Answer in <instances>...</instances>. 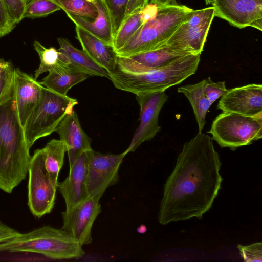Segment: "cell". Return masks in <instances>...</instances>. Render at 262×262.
<instances>
[{"label": "cell", "instance_id": "obj_1", "mask_svg": "<svg viewBox=\"0 0 262 262\" xmlns=\"http://www.w3.org/2000/svg\"><path fill=\"white\" fill-rule=\"evenodd\" d=\"M221 165L213 140L207 134L199 132L186 142L164 186L159 223L201 219L221 188Z\"/></svg>", "mask_w": 262, "mask_h": 262}, {"label": "cell", "instance_id": "obj_2", "mask_svg": "<svg viewBox=\"0 0 262 262\" xmlns=\"http://www.w3.org/2000/svg\"><path fill=\"white\" fill-rule=\"evenodd\" d=\"M200 58L201 54H190L165 66L148 68L127 57L117 56L116 68L108 72V79L117 89L136 95L165 92L193 75Z\"/></svg>", "mask_w": 262, "mask_h": 262}, {"label": "cell", "instance_id": "obj_3", "mask_svg": "<svg viewBox=\"0 0 262 262\" xmlns=\"http://www.w3.org/2000/svg\"><path fill=\"white\" fill-rule=\"evenodd\" d=\"M19 118L15 83L0 98V189L11 193L28 172L31 157Z\"/></svg>", "mask_w": 262, "mask_h": 262}, {"label": "cell", "instance_id": "obj_4", "mask_svg": "<svg viewBox=\"0 0 262 262\" xmlns=\"http://www.w3.org/2000/svg\"><path fill=\"white\" fill-rule=\"evenodd\" d=\"M0 251L36 253L55 260L77 259L85 255L82 246L69 233L49 226L0 243Z\"/></svg>", "mask_w": 262, "mask_h": 262}, {"label": "cell", "instance_id": "obj_5", "mask_svg": "<svg viewBox=\"0 0 262 262\" xmlns=\"http://www.w3.org/2000/svg\"><path fill=\"white\" fill-rule=\"evenodd\" d=\"M193 10L178 4L158 6L156 16L142 25L120 49L117 56L128 57L162 47Z\"/></svg>", "mask_w": 262, "mask_h": 262}, {"label": "cell", "instance_id": "obj_6", "mask_svg": "<svg viewBox=\"0 0 262 262\" xmlns=\"http://www.w3.org/2000/svg\"><path fill=\"white\" fill-rule=\"evenodd\" d=\"M77 104L76 99L60 95L43 86L40 101L24 128L28 147L30 148L38 139L56 132L61 120L71 113Z\"/></svg>", "mask_w": 262, "mask_h": 262}, {"label": "cell", "instance_id": "obj_7", "mask_svg": "<svg viewBox=\"0 0 262 262\" xmlns=\"http://www.w3.org/2000/svg\"><path fill=\"white\" fill-rule=\"evenodd\" d=\"M208 133L220 147L234 150L261 138L262 117L223 112L216 117Z\"/></svg>", "mask_w": 262, "mask_h": 262}, {"label": "cell", "instance_id": "obj_8", "mask_svg": "<svg viewBox=\"0 0 262 262\" xmlns=\"http://www.w3.org/2000/svg\"><path fill=\"white\" fill-rule=\"evenodd\" d=\"M45 157L44 148L36 150L28 167V205L32 214L38 218L52 211L57 189L52 185L45 169Z\"/></svg>", "mask_w": 262, "mask_h": 262}, {"label": "cell", "instance_id": "obj_9", "mask_svg": "<svg viewBox=\"0 0 262 262\" xmlns=\"http://www.w3.org/2000/svg\"><path fill=\"white\" fill-rule=\"evenodd\" d=\"M214 17L213 6L193 10L163 46L187 54H201Z\"/></svg>", "mask_w": 262, "mask_h": 262}, {"label": "cell", "instance_id": "obj_10", "mask_svg": "<svg viewBox=\"0 0 262 262\" xmlns=\"http://www.w3.org/2000/svg\"><path fill=\"white\" fill-rule=\"evenodd\" d=\"M85 154L88 193L89 196L100 200L108 187L118 182L119 167L126 154H103L92 149Z\"/></svg>", "mask_w": 262, "mask_h": 262}, {"label": "cell", "instance_id": "obj_11", "mask_svg": "<svg viewBox=\"0 0 262 262\" xmlns=\"http://www.w3.org/2000/svg\"><path fill=\"white\" fill-rule=\"evenodd\" d=\"M136 98L140 108V124L124 151L126 154L135 151L141 144L152 139L160 131L159 115L168 96L165 92H159L136 95Z\"/></svg>", "mask_w": 262, "mask_h": 262}, {"label": "cell", "instance_id": "obj_12", "mask_svg": "<svg viewBox=\"0 0 262 262\" xmlns=\"http://www.w3.org/2000/svg\"><path fill=\"white\" fill-rule=\"evenodd\" d=\"M101 211L99 200L89 196L72 209L61 212V229L69 233L82 246L92 242V229Z\"/></svg>", "mask_w": 262, "mask_h": 262}, {"label": "cell", "instance_id": "obj_13", "mask_svg": "<svg viewBox=\"0 0 262 262\" xmlns=\"http://www.w3.org/2000/svg\"><path fill=\"white\" fill-rule=\"evenodd\" d=\"M217 108L223 112L262 117V85L249 84L228 89L221 97Z\"/></svg>", "mask_w": 262, "mask_h": 262}, {"label": "cell", "instance_id": "obj_14", "mask_svg": "<svg viewBox=\"0 0 262 262\" xmlns=\"http://www.w3.org/2000/svg\"><path fill=\"white\" fill-rule=\"evenodd\" d=\"M214 16L239 29L262 19V0H214Z\"/></svg>", "mask_w": 262, "mask_h": 262}, {"label": "cell", "instance_id": "obj_15", "mask_svg": "<svg viewBox=\"0 0 262 262\" xmlns=\"http://www.w3.org/2000/svg\"><path fill=\"white\" fill-rule=\"evenodd\" d=\"M56 132L66 146L70 167L82 153L92 149V139L82 129L74 111L63 117Z\"/></svg>", "mask_w": 262, "mask_h": 262}, {"label": "cell", "instance_id": "obj_16", "mask_svg": "<svg viewBox=\"0 0 262 262\" xmlns=\"http://www.w3.org/2000/svg\"><path fill=\"white\" fill-rule=\"evenodd\" d=\"M15 98L20 123L23 128L39 103L43 86L30 75L15 69Z\"/></svg>", "mask_w": 262, "mask_h": 262}, {"label": "cell", "instance_id": "obj_17", "mask_svg": "<svg viewBox=\"0 0 262 262\" xmlns=\"http://www.w3.org/2000/svg\"><path fill=\"white\" fill-rule=\"evenodd\" d=\"M86 172V157L84 152L70 167L69 176L63 181L57 183V188L65 201L66 210L72 209L89 197Z\"/></svg>", "mask_w": 262, "mask_h": 262}, {"label": "cell", "instance_id": "obj_18", "mask_svg": "<svg viewBox=\"0 0 262 262\" xmlns=\"http://www.w3.org/2000/svg\"><path fill=\"white\" fill-rule=\"evenodd\" d=\"M76 32L82 50L95 63L108 72L115 70L117 55L112 45L77 26H76Z\"/></svg>", "mask_w": 262, "mask_h": 262}, {"label": "cell", "instance_id": "obj_19", "mask_svg": "<svg viewBox=\"0 0 262 262\" xmlns=\"http://www.w3.org/2000/svg\"><path fill=\"white\" fill-rule=\"evenodd\" d=\"M96 6L98 15L90 21L79 16L67 14L68 17L76 25L90 34L95 36L107 44L112 45L113 36L110 17L103 0H91Z\"/></svg>", "mask_w": 262, "mask_h": 262}, {"label": "cell", "instance_id": "obj_20", "mask_svg": "<svg viewBox=\"0 0 262 262\" xmlns=\"http://www.w3.org/2000/svg\"><path fill=\"white\" fill-rule=\"evenodd\" d=\"M40 83L46 88L61 95H67L68 91L75 85L85 80L88 74L68 67L52 69Z\"/></svg>", "mask_w": 262, "mask_h": 262}, {"label": "cell", "instance_id": "obj_21", "mask_svg": "<svg viewBox=\"0 0 262 262\" xmlns=\"http://www.w3.org/2000/svg\"><path fill=\"white\" fill-rule=\"evenodd\" d=\"M57 41L60 46L58 50L68 57L70 67L89 76L109 78L108 72L95 63L83 50L75 48L66 38H59Z\"/></svg>", "mask_w": 262, "mask_h": 262}, {"label": "cell", "instance_id": "obj_22", "mask_svg": "<svg viewBox=\"0 0 262 262\" xmlns=\"http://www.w3.org/2000/svg\"><path fill=\"white\" fill-rule=\"evenodd\" d=\"M205 80L178 88V92L183 94L191 104L198 125L199 132L203 130L206 124V114L212 104L205 92Z\"/></svg>", "mask_w": 262, "mask_h": 262}, {"label": "cell", "instance_id": "obj_23", "mask_svg": "<svg viewBox=\"0 0 262 262\" xmlns=\"http://www.w3.org/2000/svg\"><path fill=\"white\" fill-rule=\"evenodd\" d=\"M44 149L45 169L52 185L57 189L58 174L67 152L66 146L60 140L52 139L47 143Z\"/></svg>", "mask_w": 262, "mask_h": 262}, {"label": "cell", "instance_id": "obj_24", "mask_svg": "<svg viewBox=\"0 0 262 262\" xmlns=\"http://www.w3.org/2000/svg\"><path fill=\"white\" fill-rule=\"evenodd\" d=\"M187 54H190L163 46L155 50L133 55L127 57L143 66L158 68L165 66L176 59Z\"/></svg>", "mask_w": 262, "mask_h": 262}, {"label": "cell", "instance_id": "obj_25", "mask_svg": "<svg viewBox=\"0 0 262 262\" xmlns=\"http://www.w3.org/2000/svg\"><path fill=\"white\" fill-rule=\"evenodd\" d=\"M33 45L40 58L39 67L34 73L35 79L40 74L54 68L70 66L68 57L55 48H47L37 41H35Z\"/></svg>", "mask_w": 262, "mask_h": 262}, {"label": "cell", "instance_id": "obj_26", "mask_svg": "<svg viewBox=\"0 0 262 262\" xmlns=\"http://www.w3.org/2000/svg\"><path fill=\"white\" fill-rule=\"evenodd\" d=\"M67 14L95 19L97 9L91 0H52Z\"/></svg>", "mask_w": 262, "mask_h": 262}, {"label": "cell", "instance_id": "obj_27", "mask_svg": "<svg viewBox=\"0 0 262 262\" xmlns=\"http://www.w3.org/2000/svg\"><path fill=\"white\" fill-rule=\"evenodd\" d=\"M142 25L140 11L125 17L113 38L112 46L115 51L122 47Z\"/></svg>", "mask_w": 262, "mask_h": 262}, {"label": "cell", "instance_id": "obj_28", "mask_svg": "<svg viewBox=\"0 0 262 262\" xmlns=\"http://www.w3.org/2000/svg\"><path fill=\"white\" fill-rule=\"evenodd\" d=\"M112 27L113 38L126 17L128 0H103Z\"/></svg>", "mask_w": 262, "mask_h": 262}, {"label": "cell", "instance_id": "obj_29", "mask_svg": "<svg viewBox=\"0 0 262 262\" xmlns=\"http://www.w3.org/2000/svg\"><path fill=\"white\" fill-rule=\"evenodd\" d=\"M60 9L52 0H30L25 6L23 18L46 17Z\"/></svg>", "mask_w": 262, "mask_h": 262}, {"label": "cell", "instance_id": "obj_30", "mask_svg": "<svg viewBox=\"0 0 262 262\" xmlns=\"http://www.w3.org/2000/svg\"><path fill=\"white\" fill-rule=\"evenodd\" d=\"M14 29L23 19L26 3L24 0H2Z\"/></svg>", "mask_w": 262, "mask_h": 262}, {"label": "cell", "instance_id": "obj_31", "mask_svg": "<svg viewBox=\"0 0 262 262\" xmlns=\"http://www.w3.org/2000/svg\"><path fill=\"white\" fill-rule=\"evenodd\" d=\"M240 255L245 261H262V243L257 242L249 245H238Z\"/></svg>", "mask_w": 262, "mask_h": 262}, {"label": "cell", "instance_id": "obj_32", "mask_svg": "<svg viewBox=\"0 0 262 262\" xmlns=\"http://www.w3.org/2000/svg\"><path fill=\"white\" fill-rule=\"evenodd\" d=\"M204 90L207 97L213 103L224 95L228 89L225 86V81L214 82L208 77L205 80Z\"/></svg>", "mask_w": 262, "mask_h": 262}, {"label": "cell", "instance_id": "obj_33", "mask_svg": "<svg viewBox=\"0 0 262 262\" xmlns=\"http://www.w3.org/2000/svg\"><path fill=\"white\" fill-rule=\"evenodd\" d=\"M15 69L10 63L0 73V98L12 88L14 82Z\"/></svg>", "mask_w": 262, "mask_h": 262}, {"label": "cell", "instance_id": "obj_34", "mask_svg": "<svg viewBox=\"0 0 262 262\" xmlns=\"http://www.w3.org/2000/svg\"><path fill=\"white\" fill-rule=\"evenodd\" d=\"M13 29L6 8L2 0H0V37L9 34Z\"/></svg>", "mask_w": 262, "mask_h": 262}, {"label": "cell", "instance_id": "obj_35", "mask_svg": "<svg viewBox=\"0 0 262 262\" xmlns=\"http://www.w3.org/2000/svg\"><path fill=\"white\" fill-rule=\"evenodd\" d=\"M158 11V6L152 3H148L141 11L140 16L142 25L154 19Z\"/></svg>", "mask_w": 262, "mask_h": 262}, {"label": "cell", "instance_id": "obj_36", "mask_svg": "<svg viewBox=\"0 0 262 262\" xmlns=\"http://www.w3.org/2000/svg\"><path fill=\"white\" fill-rule=\"evenodd\" d=\"M148 3L149 0H128L126 17L140 11Z\"/></svg>", "mask_w": 262, "mask_h": 262}, {"label": "cell", "instance_id": "obj_37", "mask_svg": "<svg viewBox=\"0 0 262 262\" xmlns=\"http://www.w3.org/2000/svg\"><path fill=\"white\" fill-rule=\"evenodd\" d=\"M150 2L156 4L158 6L177 4L176 0H150Z\"/></svg>", "mask_w": 262, "mask_h": 262}, {"label": "cell", "instance_id": "obj_38", "mask_svg": "<svg viewBox=\"0 0 262 262\" xmlns=\"http://www.w3.org/2000/svg\"><path fill=\"white\" fill-rule=\"evenodd\" d=\"M251 27H254L260 31L262 30V19H258L255 21Z\"/></svg>", "mask_w": 262, "mask_h": 262}, {"label": "cell", "instance_id": "obj_39", "mask_svg": "<svg viewBox=\"0 0 262 262\" xmlns=\"http://www.w3.org/2000/svg\"><path fill=\"white\" fill-rule=\"evenodd\" d=\"M10 63L6 61L3 59H0V73L3 70L4 68L7 67Z\"/></svg>", "mask_w": 262, "mask_h": 262}, {"label": "cell", "instance_id": "obj_40", "mask_svg": "<svg viewBox=\"0 0 262 262\" xmlns=\"http://www.w3.org/2000/svg\"><path fill=\"white\" fill-rule=\"evenodd\" d=\"M214 0H205L206 4L207 5L212 4Z\"/></svg>", "mask_w": 262, "mask_h": 262}, {"label": "cell", "instance_id": "obj_41", "mask_svg": "<svg viewBox=\"0 0 262 262\" xmlns=\"http://www.w3.org/2000/svg\"><path fill=\"white\" fill-rule=\"evenodd\" d=\"M24 1L27 4L30 0H24Z\"/></svg>", "mask_w": 262, "mask_h": 262}]
</instances>
